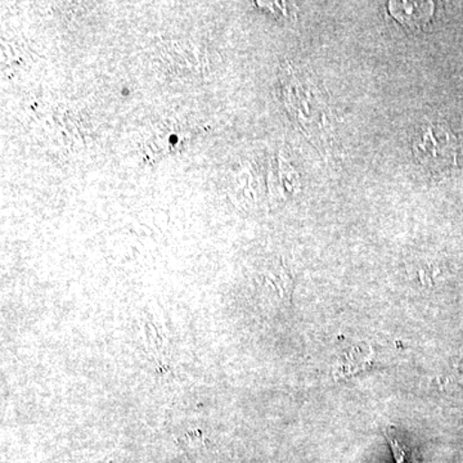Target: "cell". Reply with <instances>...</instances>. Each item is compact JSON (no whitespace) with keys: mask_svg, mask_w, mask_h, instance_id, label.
I'll use <instances>...</instances> for the list:
<instances>
[{"mask_svg":"<svg viewBox=\"0 0 463 463\" xmlns=\"http://www.w3.org/2000/svg\"><path fill=\"white\" fill-rule=\"evenodd\" d=\"M413 155L430 172H441L455 165L458 141L444 124H426L413 137Z\"/></svg>","mask_w":463,"mask_h":463,"instance_id":"obj_1","label":"cell"},{"mask_svg":"<svg viewBox=\"0 0 463 463\" xmlns=\"http://www.w3.org/2000/svg\"><path fill=\"white\" fill-rule=\"evenodd\" d=\"M434 3L390 2L389 12L395 20L411 32H419L430 21Z\"/></svg>","mask_w":463,"mask_h":463,"instance_id":"obj_2","label":"cell"},{"mask_svg":"<svg viewBox=\"0 0 463 463\" xmlns=\"http://www.w3.org/2000/svg\"><path fill=\"white\" fill-rule=\"evenodd\" d=\"M165 335L163 334L161 328L156 323L152 321L145 322V343L147 346L149 354L161 355L165 352Z\"/></svg>","mask_w":463,"mask_h":463,"instance_id":"obj_3","label":"cell"},{"mask_svg":"<svg viewBox=\"0 0 463 463\" xmlns=\"http://www.w3.org/2000/svg\"><path fill=\"white\" fill-rule=\"evenodd\" d=\"M385 437L390 448H392L395 463H413L412 453H411L410 448L402 443L401 439L397 437V434H395L392 428L385 429Z\"/></svg>","mask_w":463,"mask_h":463,"instance_id":"obj_4","label":"cell"}]
</instances>
